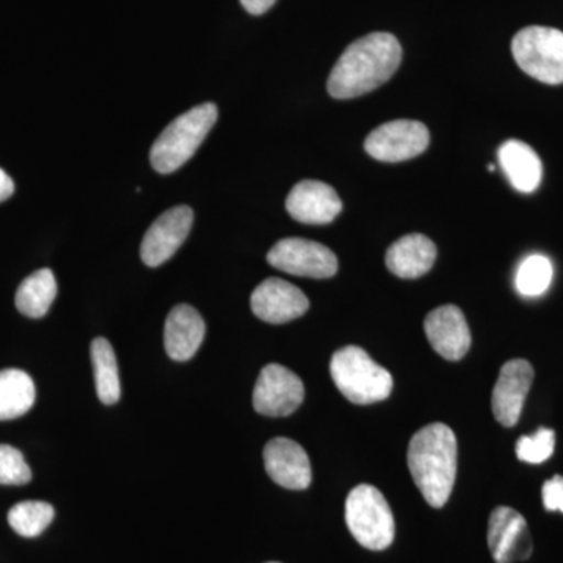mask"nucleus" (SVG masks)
I'll return each instance as SVG.
<instances>
[{
	"instance_id": "obj_1",
	"label": "nucleus",
	"mask_w": 563,
	"mask_h": 563,
	"mask_svg": "<svg viewBox=\"0 0 563 563\" xmlns=\"http://www.w3.org/2000/svg\"><path fill=\"white\" fill-rule=\"evenodd\" d=\"M402 60V47L391 33L362 36L346 47L328 80L329 95L354 99L368 95L391 79Z\"/></svg>"
},
{
	"instance_id": "obj_2",
	"label": "nucleus",
	"mask_w": 563,
	"mask_h": 563,
	"mask_svg": "<svg viewBox=\"0 0 563 563\" xmlns=\"http://www.w3.org/2000/svg\"><path fill=\"white\" fill-rule=\"evenodd\" d=\"M409 470L422 498L440 509L450 499L457 474V439L450 426L432 422L420 429L409 444Z\"/></svg>"
},
{
	"instance_id": "obj_3",
	"label": "nucleus",
	"mask_w": 563,
	"mask_h": 563,
	"mask_svg": "<svg viewBox=\"0 0 563 563\" xmlns=\"http://www.w3.org/2000/svg\"><path fill=\"white\" fill-rule=\"evenodd\" d=\"M217 120L218 109L211 102L180 114L152 146V168L161 174L177 172L196 154Z\"/></svg>"
},
{
	"instance_id": "obj_4",
	"label": "nucleus",
	"mask_w": 563,
	"mask_h": 563,
	"mask_svg": "<svg viewBox=\"0 0 563 563\" xmlns=\"http://www.w3.org/2000/svg\"><path fill=\"white\" fill-rule=\"evenodd\" d=\"M331 376L352 404L368 406L391 395V374L358 346H344L332 355Z\"/></svg>"
},
{
	"instance_id": "obj_5",
	"label": "nucleus",
	"mask_w": 563,
	"mask_h": 563,
	"mask_svg": "<svg viewBox=\"0 0 563 563\" xmlns=\"http://www.w3.org/2000/svg\"><path fill=\"white\" fill-rule=\"evenodd\" d=\"M346 525L352 537L366 550H387L395 540L390 506L373 485L352 488L346 499Z\"/></svg>"
},
{
	"instance_id": "obj_6",
	"label": "nucleus",
	"mask_w": 563,
	"mask_h": 563,
	"mask_svg": "<svg viewBox=\"0 0 563 563\" xmlns=\"http://www.w3.org/2000/svg\"><path fill=\"white\" fill-rule=\"evenodd\" d=\"M515 62L533 79L548 85L563 84V32L531 25L512 40Z\"/></svg>"
},
{
	"instance_id": "obj_7",
	"label": "nucleus",
	"mask_w": 563,
	"mask_h": 563,
	"mask_svg": "<svg viewBox=\"0 0 563 563\" xmlns=\"http://www.w3.org/2000/svg\"><path fill=\"white\" fill-rule=\"evenodd\" d=\"M268 263L291 276L329 279L339 272V261L324 244L306 239H284L268 252Z\"/></svg>"
},
{
	"instance_id": "obj_8",
	"label": "nucleus",
	"mask_w": 563,
	"mask_h": 563,
	"mask_svg": "<svg viewBox=\"0 0 563 563\" xmlns=\"http://www.w3.org/2000/svg\"><path fill=\"white\" fill-rule=\"evenodd\" d=\"M429 141L431 135L422 122L390 121L369 133L365 151L379 162H406L428 150Z\"/></svg>"
},
{
	"instance_id": "obj_9",
	"label": "nucleus",
	"mask_w": 563,
	"mask_h": 563,
	"mask_svg": "<svg viewBox=\"0 0 563 563\" xmlns=\"http://www.w3.org/2000/svg\"><path fill=\"white\" fill-rule=\"evenodd\" d=\"M303 395L306 391L299 376L279 363H269L258 376L252 402L265 417H288L301 407Z\"/></svg>"
},
{
	"instance_id": "obj_10",
	"label": "nucleus",
	"mask_w": 563,
	"mask_h": 563,
	"mask_svg": "<svg viewBox=\"0 0 563 563\" xmlns=\"http://www.w3.org/2000/svg\"><path fill=\"white\" fill-rule=\"evenodd\" d=\"M488 550L496 563L528 561L533 544L528 521L512 507H496L488 520Z\"/></svg>"
},
{
	"instance_id": "obj_11",
	"label": "nucleus",
	"mask_w": 563,
	"mask_h": 563,
	"mask_svg": "<svg viewBox=\"0 0 563 563\" xmlns=\"http://www.w3.org/2000/svg\"><path fill=\"white\" fill-rule=\"evenodd\" d=\"M195 213L190 207L179 206L162 213L141 243V261L151 268L161 266L176 254L191 231Z\"/></svg>"
},
{
	"instance_id": "obj_12",
	"label": "nucleus",
	"mask_w": 563,
	"mask_h": 563,
	"mask_svg": "<svg viewBox=\"0 0 563 563\" xmlns=\"http://www.w3.org/2000/svg\"><path fill=\"white\" fill-rule=\"evenodd\" d=\"M533 383L531 363L515 358L504 363L492 395V409L496 421L504 428H514L520 421L526 396Z\"/></svg>"
},
{
	"instance_id": "obj_13",
	"label": "nucleus",
	"mask_w": 563,
	"mask_h": 563,
	"mask_svg": "<svg viewBox=\"0 0 563 563\" xmlns=\"http://www.w3.org/2000/svg\"><path fill=\"white\" fill-rule=\"evenodd\" d=\"M309 306V299L296 285L277 277L262 282L251 296L252 312L269 324L296 320Z\"/></svg>"
},
{
	"instance_id": "obj_14",
	"label": "nucleus",
	"mask_w": 563,
	"mask_h": 563,
	"mask_svg": "<svg viewBox=\"0 0 563 563\" xmlns=\"http://www.w3.org/2000/svg\"><path fill=\"white\" fill-rule=\"evenodd\" d=\"M292 220L302 224H329L342 213L343 203L331 185L320 180H302L296 184L285 201Z\"/></svg>"
},
{
	"instance_id": "obj_15",
	"label": "nucleus",
	"mask_w": 563,
	"mask_h": 563,
	"mask_svg": "<svg viewBox=\"0 0 563 563\" xmlns=\"http://www.w3.org/2000/svg\"><path fill=\"white\" fill-rule=\"evenodd\" d=\"M265 470L274 483L288 490H306L312 484V466L301 444L277 437L263 450Z\"/></svg>"
},
{
	"instance_id": "obj_16",
	"label": "nucleus",
	"mask_w": 563,
	"mask_h": 563,
	"mask_svg": "<svg viewBox=\"0 0 563 563\" xmlns=\"http://www.w3.org/2000/svg\"><path fill=\"white\" fill-rule=\"evenodd\" d=\"M424 332L437 354L451 362L461 361L472 346V332L465 314L455 306H443L426 317Z\"/></svg>"
},
{
	"instance_id": "obj_17",
	"label": "nucleus",
	"mask_w": 563,
	"mask_h": 563,
	"mask_svg": "<svg viewBox=\"0 0 563 563\" xmlns=\"http://www.w3.org/2000/svg\"><path fill=\"white\" fill-rule=\"evenodd\" d=\"M206 336V322L198 310L187 303L174 307L166 318L165 350L176 362L190 361Z\"/></svg>"
},
{
	"instance_id": "obj_18",
	"label": "nucleus",
	"mask_w": 563,
	"mask_h": 563,
	"mask_svg": "<svg viewBox=\"0 0 563 563\" xmlns=\"http://www.w3.org/2000/svg\"><path fill=\"white\" fill-rule=\"evenodd\" d=\"M437 258L432 240L421 233H410L388 247L385 265L401 279H418L431 272Z\"/></svg>"
},
{
	"instance_id": "obj_19",
	"label": "nucleus",
	"mask_w": 563,
	"mask_h": 563,
	"mask_svg": "<svg viewBox=\"0 0 563 563\" xmlns=\"http://www.w3.org/2000/svg\"><path fill=\"white\" fill-rule=\"evenodd\" d=\"M499 163L515 190L532 192L539 188L543 177L542 161L529 144L509 140L499 147Z\"/></svg>"
},
{
	"instance_id": "obj_20",
	"label": "nucleus",
	"mask_w": 563,
	"mask_h": 563,
	"mask_svg": "<svg viewBox=\"0 0 563 563\" xmlns=\"http://www.w3.org/2000/svg\"><path fill=\"white\" fill-rule=\"evenodd\" d=\"M32 377L21 369L0 372V421L14 420L29 412L35 404Z\"/></svg>"
},
{
	"instance_id": "obj_21",
	"label": "nucleus",
	"mask_w": 563,
	"mask_h": 563,
	"mask_svg": "<svg viewBox=\"0 0 563 563\" xmlns=\"http://www.w3.org/2000/svg\"><path fill=\"white\" fill-rule=\"evenodd\" d=\"M57 280L51 269L44 268L31 274L16 291V307L29 318H41L49 312L57 298Z\"/></svg>"
},
{
	"instance_id": "obj_22",
	"label": "nucleus",
	"mask_w": 563,
	"mask_h": 563,
	"mask_svg": "<svg viewBox=\"0 0 563 563\" xmlns=\"http://www.w3.org/2000/svg\"><path fill=\"white\" fill-rule=\"evenodd\" d=\"M91 362L99 399L107 406L117 404L121 398L120 369L109 340L102 336L92 340Z\"/></svg>"
},
{
	"instance_id": "obj_23",
	"label": "nucleus",
	"mask_w": 563,
	"mask_h": 563,
	"mask_svg": "<svg viewBox=\"0 0 563 563\" xmlns=\"http://www.w3.org/2000/svg\"><path fill=\"white\" fill-rule=\"evenodd\" d=\"M55 510L51 504L43 501H24L11 507L9 523L14 532L25 539H33L46 531L54 520Z\"/></svg>"
},
{
	"instance_id": "obj_24",
	"label": "nucleus",
	"mask_w": 563,
	"mask_h": 563,
	"mask_svg": "<svg viewBox=\"0 0 563 563\" xmlns=\"http://www.w3.org/2000/svg\"><path fill=\"white\" fill-rule=\"evenodd\" d=\"M553 282V263L544 255H531L518 268L515 285L523 296H540Z\"/></svg>"
},
{
	"instance_id": "obj_25",
	"label": "nucleus",
	"mask_w": 563,
	"mask_h": 563,
	"mask_svg": "<svg viewBox=\"0 0 563 563\" xmlns=\"http://www.w3.org/2000/svg\"><path fill=\"white\" fill-rule=\"evenodd\" d=\"M555 432L553 429L540 428L533 435L520 437L515 446L517 457L526 463H543L554 454Z\"/></svg>"
},
{
	"instance_id": "obj_26",
	"label": "nucleus",
	"mask_w": 563,
	"mask_h": 563,
	"mask_svg": "<svg viewBox=\"0 0 563 563\" xmlns=\"http://www.w3.org/2000/svg\"><path fill=\"white\" fill-rule=\"evenodd\" d=\"M32 481V470L16 448L0 444V485H25Z\"/></svg>"
},
{
	"instance_id": "obj_27",
	"label": "nucleus",
	"mask_w": 563,
	"mask_h": 563,
	"mask_svg": "<svg viewBox=\"0 0 563 563\" xmlns=\"http://www.w3.org/2000/svg\"><path fill=\"white\" fill-rule=\"evenodd\" d=\"M543 506L548 512L563 514V476L555 474L542 488Z\"/></svg>"
},
{
	"instance_id": "obj_28",
	"label": "nucleus",
	"mask_w": 563,
	"mask_h": 563,
	"mask_svg": "<svg viewBox=\"0 0 563 563\" xmlns=\"http://www.w3.org/2000/svg\"><path fill=\"white\" fill-rule=\"evenodd\" d=\"M240 2H242V5L247 13L258 16V14L266 13V11L272 9L277 0H240Z\"/></svg>"
},
{
	"instance_id": "obj_29",
	"label": "nucleus",
	"mask_w": 563,
	"mask_h": 563,
	"mask_svg": "<svg viewBox=\"0 0 563 563\" xmlns=\"http://www.w3.org/2000/svg\"><path fill=\"white\" fill-rule=\"evenodd\" d=\"M14 192V184L9 174L0 168V202L7 201Z\"/></svg>"
},
{
	"instance_id": "obj_30",
	"label": "nucleus",
	"mask_w": 563,
	"mask_h": 563,
	"mask_svg": "<svg viewBox=\"0 0 563 563\" xmlns=\"http://www.w3.org/2000/svg\"><path fill=\"white\" fill-rule=\"evenodd\" d=\"M269 563H279V562H269Z\"/></svg>"
}]
</instances>
